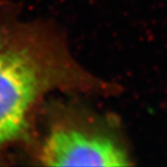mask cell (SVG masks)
I'll return each mask as SVG.
<instances>
[{"instance_id":"6da1fadb","label":"cell","mask_w":167,"mask_h":167,"mask_svg":"<svg viewBox=\"0 0 167 167\" xmlns=\"http://www.w3.org/2000/svg\"><path fill=\"white\" fill-rule=\"evenodd\" d=\"M60 72L35 43L0 34V147L25 131L35 104L60 79Z\"/></svg>"},{"instance_id":"7a4b0ae2","label":"cell","mask_w":167,"mask_h":167,"mask_svg":"<svg viewBox=\"0 0 167 167\" xmlns=\"http://www.w3.org/2000/svg\"><path fill=\"white\" fill-rule=\"evenodd\" d=\"M40 160L48 166H127L128 154L112 137L82 126L63 124L45 139Z\"/></svg>"}]
</instances>
